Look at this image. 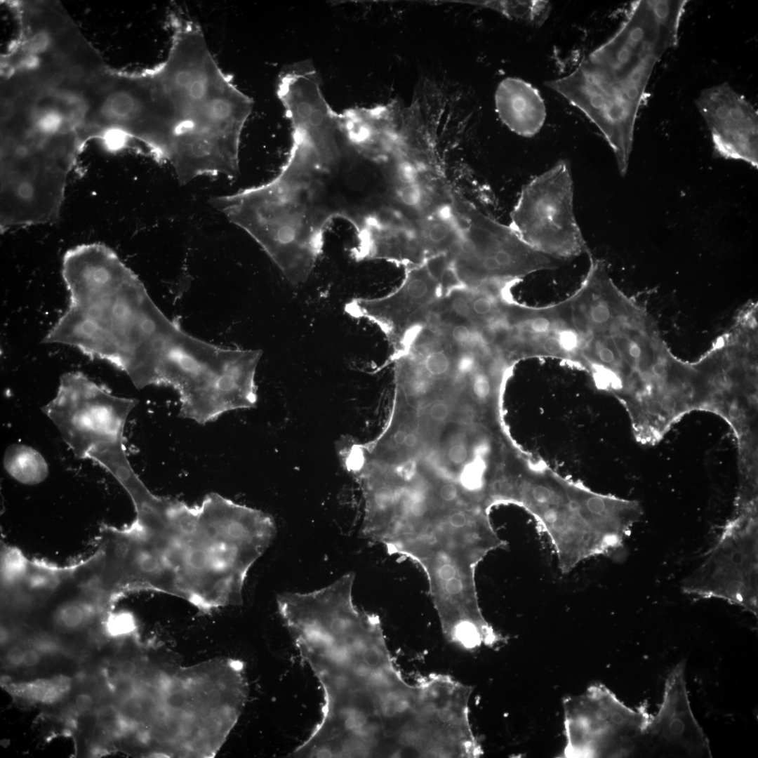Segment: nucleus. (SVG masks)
I'll return each mask as SVG.
<instances>
[{"instance_id":"f257e3e1","label":"nucleus","mask_w":758,"mask_h":758,"mask_svg":"<svg viewBox=\"0 0 758 758\" xmlns=\"http://www.w3.org/2000/svg\"><path fill=\"white\" fill-rule=\"evenodd\" d=\"M354 573L277 599L280 616L319 682L321 718L293 757H405L422 728L420 689L406 681L379 616L353 601Z\"/></svg>"},{"instance_id":"f03ea898","label":"nucleus","mask_w":758,"mask_h":758,"mask_svg":"<svg viewBox=\"0 0 758 758\" xmlns=\"http://www.w3.org/2000/svg\"><path fill=\"white\" fill-rule=\"evenodd\" d=\"M276 531L268 514L216 493L194 506L170 498L126 528V571L136 591L164 592L205 613L240 604L248 571Z\"/></svg>"},{"instance_id":"7ed1b4c3","label":"nucleus","mask_w":758,"mask_h":758,"mask_svg":"<svg viewBox=\"0 0 758 758\" xmlns=\"http://www.w3.org/2000/svg\"><path fill=\"white\" fill-rule=\"evenodd\" d=\"M429 494L412 501L395 490L361 525V534L421 568L445 638L472 647L493 630L479 606L477 568L506 543L484 504L463 501L451 485Z\"/></svg>"},{"instance_id":"20e7f679","label":"nucleus","mask_w":758,"mask_h":758,"mask_svg":"<svg viewBox=\"0 0 758 758\" xmlns=\"http://www.w3.org/2000/svg\"><path fill=\"white\" fill-rule=\"evenodd\" d=\"M686 0L633 1L617 31L570 74L545 81L599 129L626 174L639 109L656 63L678 42Z\"/></svg>"},{"instance_id":"39448f33","label":"nucleus","mask_w":758,"mask_h":758,"mask_svg":"<svg viewBox=\"0 0 758 758\" xmlns=\"http://www.w3.org/2000/svg\"><path fill=\"white\" fill-rule=\"evenodd\" d=\"M171 27L166 60L149 69L154 158L185 175L230 141L246 98L214 60L199 25L178 20Z\"/></svg>"},{"instance_id":"423d86ee","label":"nucleus","mask_w":758,"mask_h":758,"mask_svg":"<svg viewBox=\"0 0 758 758\" xmlns=\"http://www.w3.org/2000/svg\"><path fill=\"white\" fill-rule=\"evenodd\" d=\"M316 166L288 157L272 180L211 204L262 248L286 279L305 282L321 253L330 213L321 204Z\"/></svg>"},{"instance_id":"0eeeda50","label":"nucleus","mask_w":758,"mask_h":758,"mask_svg":"<svg viewBox=\"0 0 758 758\" xmlns=\"http://www.w3.org/2000/svg\"><path fill=\"white\" fill-rule=\"evenodd\" d=\"M510 500L538 521L563 573L620 547L641 514L635 501L596 493L552 476L529 475L514 482Z\"/></svg>"},{"instance_id":"6e6552de","label":"nucleus","mask_w":758,"mask_h":758,"mask_svg":"<svg viewBox=\"0 0 758 758\" xmlns=\"http://www.w3.org/2000/svg\"><path fill=\"white\" fill-rule=\"evenodd\" d=\"M137 403L112 394L76 371L60 377L55 397L42 410L76 457L96 462L120 482L135 472L124 444V430Z\"/></svg>"},{"instance_id":"1a4fd4ad","label":"nucleus","mask_w":758,"mask_h":758,"mask_svg":"<svg viewBox=\"0 0 758 758\" xmlns=\"http://www.w3.org/2000/svg\"><path fill=\"white\" fill-rule=\"evenodd\" d=\"M564 757H627L640 754L651 718L642 706H627L601 684L564 699Z\"/></svg>"},{"instance_id":"9d476101","label":"nucleus","mask_w":758,"mask_h":758,"mask_svg":"<svg viewBox=\"0 0 758 758\" xmlns=\"http://www.w3.org/2000/svg\"><path fill=\"white\" fill-rule=\"evenodd\" d=\"M573 191L569 163L560 160L523 187L509 225L529 246L560 261L588 254L573 213Z\"/></svg>"},{"instance_id":"9b49d317","label":"nucleus","mask_w":758,"mask_h":758,"mask_svg":"<svg viewBox=\"0 0 758 758\" xmlns=\"http://www.w3.org/2000/svg\"><path fill=\"white\" fill-rule=\"evenodd\" d=\"M684 590L717 597L757 615V514L747 512L729 524L708 557L684 581Z\"/></svg>"},{"instance_id":"f8f14e48","label":"nucleus","mask_w":758,"mask_h":758,"mask_svg":"<svg viewBox=\"0 0 758 758\" xmlns=\"http://www.w3.org/2000/svg\"><path fill=\"white\" fill-rule=\"evenodd\" d=\"M444 295L440 277L427 264L406 269L401 285L386 296L354 298L345 306L347 314L375 323L397 351L427 320Z\"/></svg>"},{"instance_id":"ddd939ff","label":"nucleus","mask_w":758,"mask_h":758,"mask_svg":"<svg viewBox=\"0 0 758 758\" xmlns=\"http://www.w3.org/2000/svg\"><path fill=\"white\" fill-rule=\"evenodd\" d=\"M685 667L681 660L668 674L662 703L646 727L640 754L712 757L710 742L691 707Z\"/></svg>"},{"instance_id":"4468645a","label":"nucleus","mask_w":758,"mask_h":758,"mask_svg":"<svg viewBox=\"0 0 758 758\" xmlns=\"http://www.w3.org/2000/svg\"><path fill=\"white\" fill-rule=\"evenodd\" d=\"M511 325V352L516 361L554 357L583 367V341L574 324L568 298L540 307L516 302Z\"/></svg>"},{"instance_id":"2eb2a0df","label":"nucleus","mask_w":758,"mask_h":758,"mask_svg":"<svg viewBox=\"0 0 758 758\" xmlns=\"http://www.w3.org/2000/svg\"><path fill=\"white\" fill-rule=\"evenodd\" d=\"M716 152L758 166V114L727 83L704 89L696 101Z\"/></svg>"},{"instance_id":"dca6fc26","label":"nucleus","mask_w":758,"mask_h":758,"mask_svg":"<svg viewBox=\"0 0 758 758\" xmlns=\"http://www.w3.org/2000/svg\"><path fill=\"white\" fill-rule=\"evenodd\" d=\"M495 106L501 121L512 132L532 137L543 127L546 107L536 88L517 77H507L498 85Z\"/></svg>"},{"instance_id":"f3484780","label":"nucleus","mask_w":758,"mask_h":758,"mask_svg":"<svg viewBox=\"0 0 758 758\" xmlns=\"http://www.w3.org/2000/svg\"><path fill=\"white\" fill-rule=\"evenodd\" d=\"M4 465L13 478L24 484H39L48 474V464L41 454L24 444H12L7 448Z\"/></svg>"},{"instance_id":"a211bd4d","label":"nucleus","mask_w":758,"mask_h":758,"mask_svg":"<svg viewBox=\"0 0 758 758\" xmlns=\"http://www.w3.org/2000/svg\"><path fill=\"white\" fill-rule=\"evenodd\" d=\"M482 6L533 27H539L548 18L552 5L545 0L489 1Z\"/></svg>"},{"instance_id":"6ab92c4d","label":"nucleus","mask_w":758,"mask_h":758,"mask_svg":"<svg viewBox=\"0 0 758 758\" xmlns=\"http://www.w3.org/2000/svg\"><path fill=\"white\" fill-rule=\"evenodd\" d=\"M83 614L77 607H69L66 609L62 615L63 623L69 627L77 626L82 620Z\"/></svg>"},{"instance_id":"aec40b11","label":"nucleus","mask_w":758,"mask_h":758,"mask_svg":"<svg viewBox=\"0 0 758 758\" xmlns=\"http://www.w3.org/2000/svg\"><path fill=\"white\" fill-rule=\"evenodd\" d=\"M93 701L90 696L81 693L77 696L75 700V706L77 710L82 713L88 712L93 707Z\"/></svg>"},{"instance_id":"412c9836","label":"nucleus","mask_w":758,"mask_h":758,"mask_svg":"<svg viewBox=\"0 0 758 758\" xmlns=\"http://www.w3.org/2000/svg\"><path fill=\"white\" fill-rule=\"evenodd\" d=\"M25 651L19 647L11 649L7 653V660L11 665H19L22 664Z\"/></svg>"},{"instance_id":"4be33fe9","label":"nucleus","mask_w":758,"mask_h":758,"mask_svg":"<svg viewBox=\"0 0 758 758\" xmlns=\"http://www.w3.org/2000/svg\"><path fill=\"white\" fill-rule=\"evenodd\" d=\"M40 657L36 651L27 649L25 651L23 663L27 667H33L39 663Z\"/></svg>"}]
</instances>
